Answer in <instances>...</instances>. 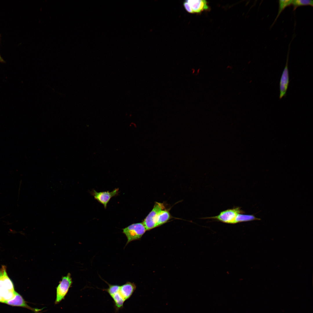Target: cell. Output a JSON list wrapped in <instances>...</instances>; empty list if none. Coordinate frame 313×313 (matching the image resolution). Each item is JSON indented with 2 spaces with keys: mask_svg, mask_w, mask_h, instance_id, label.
<instances>
[{
  "mask_svg": "<svg viewBox=\"0 0 313 313\" xmlns=\"http://www.w3.org/2000/svg\"><path fill=\"white\" fill-rule=\"evenodd\" d=\"M122 230L127 239L125 246L132 241L140 239L146 230L141 223L132 224Z\"/></svg>",
  "mask_w": 313,
  "mask_h": 313,
  "instance_id": "6da1fadb",
  "label": "cell"
},
{
  "mask_svg": "<svg viewBox=\"0 0 313 313\" xmlns=\"http://www.w3.org/2000/svg\"><path fill=\"white\" fill-rule=\"evenodd\" d=\"M104 281L108 284V287L107 289H102V290L103 291H105L108 293L111 297L119 290L120 285L116 284H111L105 281Z\"/></svg>",
  "mask_w": 313,
  "mask_h": 313,
  "instance_id": "2e32d148",
  "label": "cell"
},
{
  "mask_svg": "<svg viewBox=\"0 0 313 313\" xmlns=\"http://www.w3.org/2000/svg\"><path fill=\"white\" fill-rule=\"evenodd\" d=\"M244 212L239 207L228 209L221 212L218 215L206 217L204 219H215L223 223H236L235 221L238 215L243 214Z\"/></svg>",
  "mask_w": 313,
  "mask_h": 313,
  "instance_id": "7a4b0ae2",
  "label": "cell"
},
{
  "mask_svg": "<svg viewBox=\"0 0 313 313\" xmlns=\"http://www.w3.org/2000/svg\"><path fill=\"white\" fill-rule=\"evenodd\" d=\"M8 305L14 306H19L26 308L36 313H39L42 309L32 307L28 305L22 296L17 292L14 297L7 301L6 303Z\"/></svg>",
  "mask_w": 313,
  "mask_h": 313,
  "instance_id": "ba28073f",
  "label": "cell"
},
{
  "mask_svg": "<svg viewBox=\"0 0 313 313\" xmlns=\"http://www.w3.org/2000/svg\"><path fill=\"white\" fill-rule=\"evenodd\" d=\"M292 4L293 5L294 10L299 7L305 6H313V1L310 0H292Z\"/></svg>",
  "mask_w": 313,
  "mask_h": 313,
  "instance_id": "5bb4252c",
  "label": "cell"
},
{
  "mask_svg": "<svg viewBox=\"0 0 313 313\" xmlns=\"http://www.w3.org/2000/svg\"><path fill=\"white\" fill-rule=\"evenodd\" d=\"M0 290H14V285L8 275L5 265L0 269Z\"/></svg>",
  "mask_w": 313,
  "mask_h": 313,
  "instance_id": "52a82bcc",
  "label": "cell"
},
{
  "mask_svg": "<svg viewBox=\"0 0 313 313\" xmlns=\"http://www.w3.org/2000/svg\"><path fill=\"white\" fill-rule=\"evenodd\" d=\"M190 6L194 13H200L209 9L207 1L205 0H187L185 1Z\"/></svg>",
  "mask_w": 313,
  "mask_h": 313,
  "instance_id": "30bf717a",
  "label": "cell"
},
{
  "mask_svg": "<svg viewBox=\"0 0 313 313\" xmlns=\"http://www.w3.org/2000/svg\"><path fill=\"white\" fill-rule=\"evenodd\" d=\"M119 189L115 188L112 192L109 191L97 192L94 190H93L91 194L99 202L103 205L106 209L108 203L113 197L118 195Z\"/></svg>",
  "mask_w": 313,
  "mask_h": 313,
  "instance_id": "8992f818",
  "label": "cell"
},
{
  "mask_svg": "<svg viewBox=\"0 0 313 313\" xmlns=\"http://www.w3.org/2000/svg\"><path fill=\"white\" fill-rule=\"evenodd\" d=\"M183 5L185 9L188 12L191 13H194L190 6L188 2L185 1L183 3Z\"/></svg>",
  "mask_w": 313,
  "mask_h": 313,
  "instance_id": "e0dca14e",
  "label": "cell"
},
{
  "mask_svg": "<svg viewBox=\"0 0 313 313\" xmlns=\"http://www.w3.org/2000/svg\"><path fill=\"white\" fill-rule=\"evenodd\" d=\"M136 287L134 283L127 281L120 285L119 292L125 301L131 296L135 290Z\"/></svg>",
  "mask_w": 313,
  "mask_h": 313,
  "instance_id": "9c48e42d",
  "label": "cell"
},
{
  "mask_svg": "<svg viewBox=\"0 0 313 313\" xmlns=\"http://www.w3.org/2000/svg\"><path fill=\"white\" fill-rule=\"evenodd\" d=\"M170 213L168 210L163 209L158 214L156 221V227L166 222L170 218Z\"/></svg>",
  "mask_w": 313,
  "mask_h": 313,
  "instance_id": "7c38bea8",
  "label": "cell"
},
{
  "mask_svg": "<svg viewBox=\"0 0 313 313\" xmlns=\"http://www.w3.org/2000/svg\"><path fill=\"white\" fill-rule=\"evenodd\" d=\"M111 297L113 301L115 311L116 312H117L123 308L125 301L119 293V290Z\"/></svg>",
  "mask_w": 313,
  "mask_h": 313,
  "instance_id": "8fae6325",
  "label": "cell"
},
{
  "mask_svg": "<svg viewBox=\"0 0 313 313\" xmlns=\"http://www.w3.org/2000/svg\"><path fill=\"white\" fill-rule=\"evenodd\" d=\"M165 208L164 204L156 202L154 207L142 223L146 230H151L156 227V221L159 213Z\"/></svg>",
  "mask_w": 313,
  "mask_h": 313,
  "instance_id": "277c9868",
  "label": "cell"
},
{
  "mask_svg": "<svg viewBox=\"0 0 313 313\" xmlns=\"http://www.w3.org/2000/svg\"><path fill=\"white\" fill-rule=\"evenodd\" d=\"M0 36H1V35L0 34V37H1ZM0 62H1V63H4L5 62V61H4V60H3V58L1 57V55H0Z\"/></svg>",
  "mask_w": 313,
  "mask_h": 313,
  "instance_id": "ac0fdd59",
  "label": "cell"
},
{
  "mask_svg": "<svg viewBox=\"0 0 313 313\" xmlns=\"http://www.w3.org/2000/svg\"><path fill=\"white\" fill-rule=\"evenodd\" d=\"M260 219L257 218L253 215L245 214L242 213L239 214L236 219V223L241 222L252 221L255 220H260Z\"/></svg>",
  "mask_w": 313,
  "mask_h": 313,
  "instance_id": "4fadbf2b",
  "label": "cell"
},
{
  "mask_svg": "<svg viewBox=\"0 0 313 313\" xmlns=\"http://www.w3.org/2000/svg\"><path fill=\"white\" fill-rule=\"evenodd\" d=\"M292 0H281L279 1V8L277 16L274 23L277 19L282 11L287 7L292 4Z\"/></svg>",
  "mask_w": 313,
  "mask_h": 313,
  "instance_id": "9a60e30c",
  "label": "cell"
},
{
  "mask_svg": "<svg viewBox=\"0 0 313 313\" xmlns=\"http://www.w3.org/2000/svg\"><path fill=\"white\" fill-rule=\"evenodd\" d=\"M72 283L71 275L70 273L62 277L61 280L56 288L55 304H58L64 299Z\"/></svg>",
  "mask_w": 313,
  "mask_h": 313,
  "instance_id": "3957f363",
  "label": "cell"
},
{
  "mask_svg": "<svg viewBox=\"0 0 313 313\" xmlns=\"http://www.w3.org/2000/svg\"><path fill=\"white\" fill-rule=\"evenodd\" d=\"M290 48L287 54L285 65L283 71L279 82V99H281L286 95L289 83V76L288 68V63Z\"/></svg>",
  "mask_w": 313,
  "mask_h": 313,
  "instance_id": "5b68a950",
  "label": "cell"
}]
</instances>
